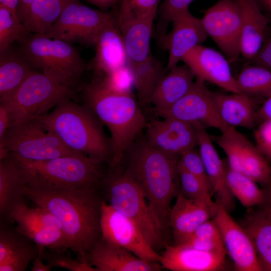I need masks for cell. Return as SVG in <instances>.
Wrapping results in <instances>:
<instances>
[{"instance_id":"6da1fadb","label":"cell","mask_w":271,"mask_h":271,"mask_svg":"<svg viewBox=\"0 0 271 271\" xmlns=\"http://www.w3.org/2000/svg\"><path fill=\"white\" fill-rule=\"evenodd\" d=\"M99 185L72 190H42L25 185V198L48 210L60 222L70 249L80 260L101 236L100 221L104 199Z\"/></svg>"},{"instance_id":"7a4b0ae2","label":"cell","mask_w":271,"mask_h":271,"mask_svg":"<svg viewBox=\"0 0 271 271\" xmlns=\"http://www.w3.org/2000/svg\"><path fill=\"white\" fill-rule=\"evenodd\" d=\"M125 172L143 191L153 214L164 231L169 228L171 202L180 192V155L167 153L145 140L132 144Z\"/></svg>"},{"instance_id":"3957f363","label":"cell","mask_w":271,"mask_h":271,"mask_svg":"<svg viewBox=\"0 0 271 271\" xmlns=\"http://www.w3.org/2000/svg\"><path fill=\"white\" fill-rule=\"evenodd\" d=\"M84 104L109 129L111 138L110 168L118 167L147 121L132 93H119L107 87L96 76L81 85Z\"/></svg>"},{"instance_id":"277c9868","label":"cell","mask_w":271,"mask_h":271,"mask_svg":"<svg viewBox=\"0 0 271 271\" xmlns=\"http://www.w3.org/2000/svg\"><path fill=\"white\" fill-rule=\"evenodd\" d=\"M36 119L69 148L99 164L107 162L110 165V140L104 133L102 123L84 104L66 99L52 111Z\"/></svg>"},{"instance_id":"5b68a950","label":"cell","mask_w":271,"mask_h":271,"mask_svg":"<svg viewBox=\"0 0 271 271\" xmlns=\"http://www.w3.org/2000/svg\"><path fill=\"white\" fill-rule=\"evenodd\" d=\"M15 158L21 165L26 185L39 190H72L97 186L105 175L100 169V164L85 155L38 162Z\"/></svg>"},{"instance_id":"8992f818","label":"cell","mask_w":271,"mask_h":271,"mask_svg":"<svg viewBox=\"0 0 271 271\" xmlns=\"http://www.w3.org/2000/svg\"><path fill=\"white\" fill-rule=\"evenodd\" d=\"M19 49L36 70L67 86L79 89L86 69L72 44L44 34H30L18 41Z\"/></svg>"},{"instance_id":"52a82bcc","label":"cell","mask_w":271,"mask_h":271,"mask_svg":"<svg viewBox=\"0 0 271 271\" xmlns=\"http://www.w3.org/2000/svg\"><path fill=\"white\" fill-rule=\"evenodd\" d=\"M104 200L134 222L155 250L164 246L163 229L158 224L140 187L125 171L110 168L100 181Z\"/></svg>"},{"instance_id":"ba28073f","label":"cell","mask_w":271,"mask_h":271,"mask_svg":"<svg viewBox=\"0 0 271 271\" xmlns=\"http://www.w3.org/2000/svg\"><path fill=\"white\" fill-rule=\"evenodd\" d=\"M78 90L35 70L10 97L0 103L7 106L13 124L47 113L62 101L73 98Z\"/></svg>"},{"instance_id":"9c48e42d","label":"cell","mask_w":271,"mask_h":271,"mask_svg":"<svg viewBox=\"0 0 271 271\" xmlns=\"http://www.w3.org/2000/svg\"><path fill=\"white\" fill-rule=\"evenodd\" d=\"M9 153L21 160L32 162L85 155L66 146L36 118L11 125L5 137L3 148L0 150V160Z\"/></svg>"},{"instance_id":"30bf717a","label":"cell","mask_w":271,"mask_h":271,"mask_svg":"<svg viewBox=\"0 0 271 271\" xmlns=\"http://www.w3.org/2000/svg\"><path fill=\"white\" fill-rule=\"evenodd\" d=\"M116 14V10L106 12L90 8L79 0H71L45 34L69 43L94 45L103 27Z\"/></svg>"},{"instance_id":"8fae6325","label":"cell","mask_w":271,"mask_h":271,"mask_svg":"<svg viewBox=\"0 0 271 271\" xmlns=\"http://www.w3.org/2000/svg\"><path fill=\"white\" fill-rule=\"evenodd\" d=\"M8 222L15 223L17 228L38 246L40 255L44 248L64 252L70 249L60 222L41 206L30 207L26 200L21 201L12 209Z\"/></svg>"},{"instance_id":"7c38bea8","label":"cell","mask_w":271,"mask_h":271,"mask_svg":"<svg viewBox=\"0 0 271 271\" xmlns=\"http://www.w3.org/2000/svg\"><path fill=\"white\" fill-rule=\"evenodd\" d=\"M210 137L226 154L229 169L262 185L269 183L271 167L268 160L236 127L228 126L220 134Z\"/></svg>"},{"instance_id":"4fadbf2b","label":"cell","mask_w":271,"mask_h":271,"mask_svg":"<svg viewBox=\"0 0 271 271\" xmlns=\"http://www.w3.org/2000/svg\"><path fill=\"white\" fill-rule=\"evenodd\" d=\"M208 36L224 54L229 63L241 56V14L235 0H219L200 19Z\"/></svg>"},{"instance_id":"5bb4252c","label":"cell","mask_w":271,"mask_h":271,"mask_svg":"<svg viewBox=\"0 0 271 271\" xmlns=\"http://www.w3.org/2000/svg\"><path fill=\"white\" fill-rule=\"evenodd\" d=\"M100 227L101 236L107 241L129 250L144 260L159 262L161 255L148 242L137 225L104 200Z\"/></svg>"},{"instance_id":"9a60e30c","label":"cell","mask_w":271,"mask_h":271,"mask_svg":"<svg viewBox=\"0 0 271 271\" xmlns=\"http://www.w3.org/2000/svg\"><path fill=\"white\" fill-rule=\"evenodd\" d=\"M162 118L171 117L199 124L207 129L214 128L221 131L228 126L218 116L211 96V91L205 81L196 78L189 92L168 109L156 114Z\"/></svg>"},{"instance_id":"2e32d148","label":"cell","mask_w":271,"mask_h":271,"mask_svg":"<svg viewBox=\"0 0 271 271\" xmlns=\"http://www.w3.org/2000/svg\"><path fill=\"white\" fill-rule=\"evenodd\" d=\"M218 204L208 193L195 198H188L180 193L169 215V227L173 244L185 242L203 222L213 218Z\"/></svg>"},{"instance_id":"e0dca14e","label":"cell","mask_w":271,"mask_h":271,"mask_svg":"<svg viewBox=\"0 0 271 271\" xmlns=\"http://www.w3.org/2000/svg\"><path fill=\"white\" fill-rule=\"evenodd\" d=\"M170 32L159 36L163 48L169 52L168 70L178 65L190 50L201 45L207 38L201 20L194 17L189 9L183 10L172 18Z\"/></svg>"},{"instance_id":"ac0fdd59","label":"cell","mask_w":271,"mask_h":271,"mask_svg":"<svg viewBox=\"0 0 271 271\" xmlns=\"http://www.w3.org/2000/svg\"><path fill=\"white\" fill-rule=\"evenodd\" d=\"M146 131L145 140L167 153L180 156L198 145L195 126L177 118L152 119L147 123Z\"/></svg>"},{"instance_id":"d6986e66","label":"cell","mask_w":271,"mask_h":271,"mask_svg":"<svg viewBox=\"0 0 271 271\" xmlns=\"http://www.w3.org/2000/svg\"><path fill=\"white\" fill-rule=\"evenodd\" d=\"M213 219L223 242L226 254L239 271H262L251 240L244 228L218 204Z\"/></svg>"},{"instance_id":"ffe728a7","label":"cell","mask_w":271,"mask_h":271,"mask_svg":"<svg viewBox=\"0 0 271 271\" xmlns=\"http://www.w3.org/2000/svg\"><path fill=\"white\" fill-rule=\"evenodd\" d=\"M182 61L196 78L209 82L231 93H241L229 62L217 51L200 45L188 52Z\"/></svg>"},{"instance_id":"44dd1931","label":"cell","mask_w":271,"mask_h":271,"mask_svg":"<svg viewBox=\"0 0 271 271\" xmlns=\"http://www.w3.org/2000/svg\"><path fill=\"white\" fill-rule=\"evenodd\" d=\"M86 261L96 271H156L162 267L159 262L144 260L102 236L87 252Z\"/></svg>"},{"instance_id":"7402d4cb","label":"cell","mask_w":271,"mask_h":271,"mask_svg":"<svg viewBox=\"0 0 271 271\" xmlns=\"http://www.w3.org/2000/svg\"><path fill=\"white\" fill-rule=\"evenodd\" d=\"M12 223L1 221L0 271H25L40 250Z\"/></svg>"},{"instance_id":"603a6c76","label":"cell","mask_w":271,"mask_h":271,"mask_svg":"<svg viewBox=\"0 0 271 271\" xmlns=\"http://www.w3.org/2000/svg\"><path fill=\"white\" fill-rule=\"evenodd\" d=\"M96 53L89 63L95 75L110 73L127 63L121 33L116 16L107 22L98 33L94 42Z\"/></svg>"},{"instance_id":"cb8c5ba5","label":"cell","mask_w":271,"mask_h":271,"mask_svg":"<svg viewBox=\"0 0 271 271\" xmlns=\"http://www.w3.org/2000/svg\"><path fill=\"white\" fill-rule=\"evenodd\" d=\"M226 253L207 252L183 244L165 243L159 263L173 271H214L223 265Z\"/></svg>"},{"instance_id":"d4e9b609","label":"cell","mask_w":271,"mask_h":271,"mask_svg":"<svg viewBox=\"0 0 271 271\" xmlns=\"http://www.w3.org/2000/svg\"><path fill=\"white\" fill-rule=\"evenodd\" d=\"M197 131L198 146L201 155L212 192L217 203L228 212L234 209V196L227 183L226 168L221 160L206 129L199 124H194Z\"/></svg>"},{"instance_id":"484cf974","label":"cell","mask_w":271,"mask_h":271,"mask_svg":"<svg viewBox=\"0 0 271 271\" xmlns=\"http://www.w3.org/2000/svg\"><path fill=\"white\" fill-rule=\"evenodd\" d=\"M211 96L218 116L227 126L252 129L258 124L259 99L237 93L226 94L211 91Z\"/></svg>"},{"instance_id":"4316f807","label":"cell","mask_w":271,"mask_h":271,"mask_svg":"<svg viewBox=\"0 0 271 271\" xmlns=\"http://www.w3.org/2000/svg\"><path fill=\"white\" fill-rule=\"evenodd\" d=\"M235 1L241 14V56L248 62L259 52L270 21L254 0Z\"/></svg>"},{"instance_id":"83f0119b","label":"cell","mask_w":271,"mask_h":271,"mask_svg":"<svg viewBox=\"0 0 271 271\" xmlns=\"http://www.w3.org/2000/svg\"><path fill=\"white\" fill-rule=\"evenodd\" d=\"M195 76L186 65H177L168 70L153 92L149 103L154 106L156 113L173 106L192 87Z\"/></svg>"},{"instance_id":"f1b7e54d","label":"cell","mask_w":271,"mask_h":271,"mask_svg":"<svg viewBox=\"0 0 271 271\" xmlns=\"http://www.w3.org/2000/svg\"><path fill=\"white\" fill-rule=\"evenodd\" d=\"M26 185L22 168L11 153L0 160L1 221L8 222L13 207L26 200L23 188Z\"/></svg>"},{"instance_id":"f546056e","label":"cell","mask_w":271,"mask_h":271,"mask_svg":"<svg viewBox=\"0 0 271 271\" xmlns=\"http://www.w3.org/2000/svg\"><path fill=\"white\" fill-rule=\"evenodd\" d=\"M155 16L117 22L125 48L127 63H139L151 54L150 41Z\"/></svg>"},{"instance_id":"4dcf8cb0","label":"cell","mask_w":271,"mask_h":271,"mask_svg":"<svg viewBox=\"0 0 271 271\" xmlns=\"http://www.w3.org/2000/svg\"><path fill=\"white\" fill-rule=\"evenodd\" d=\"M35 69L20 50L0 52V101L10 97Z\"/></svg>"},{"instance_id":"1f68e13d","label":"cell","mask_w":271,"mask_h":271,"mask_svg":"<svg viewBox=\"0 0 271 271\" xmlns=\"http://www.w3.org/2000/svg\"><path fill=\"white\" fill-rule=\"evenodd\" d=\"M242 227L250 237L262 271H271V210L261 206Z\"/></svg>"},{"instance_id":"d6a6232c","label":"cell","mask_w":271,"mask_h":271,"mask_svg":"<svg viewBox=\"0 0 271 271\" xmlns=\"http://www.w3.org/2000/svg\"><path fill=\"white\" fill-rule=\"evenodd\" d=\"M71 1L34 0L23 21L27 35L45 34Z\"/></svg>"},{"instance_id":"836d02e7","label":"cell","mask_w":271,"mask_h":271,"mask_svg":"<svg viewBox=\"0 0 271 271\" xmlns=\"http://www.w3.org/2000/svg\"><path fill=\"white\" fill-rule=\"evenodd\" d=\"M128 65L132 73L134 87L140 102L149 103L155 89L168 70L151 54L144 61Z\"/></svg>"},{"instance_id":"e575fe53","label":"cell","mask_w":271,"mask_h":271,"mask_svg":"<svg viewBox=\"0 0 271 271\" xmlns=\"http://www.w3.org/2000/svg\"><path fill=\"white\" fill-rule=\"evenodd\" d=\"M236 81L240 93L249 97L264 100L271 95V70L263 67L246 63Z\"/></svg>"},{"instance_id":"d590c367","label":"cell","mask_w":271,"mask_h":271,"mask_svg":"<svg viewBox=\"0 0 271 271\" xmlns=\"http://www.w3.org/2000/svg\"><path fill=\"white\" fill-rule=\"evenodd\" d=\"M228 187L234 197L247 207L262 206L264 201L263 189H260L256 182L247 176L226 168Z\"/></svg>"},{"instance_id":"8d00e7d4","label":"cell","mask_w":271,"mask_h":271,"mask_svg":"<svg viewBox=\"0 0 271 271\" xmlns=\"http://www.w3.org/2000/svg\"><path fill=\"white\" fill-rule=\"evenodd\" d=\"M26 35L24 24L17 13L0 4V52L9 49L14 41H19Z\"/></svg>"},{"instance_id":"74e56055","label":"cell","mask_w":271,"mask_h":271,"mask_svg":"<svg viewBox=\"0 0 271 271\" xmlns=\"http://www.w3.org/2000/svg\"><path fill=\"white\" fill-rule=\"evenodd\" d=\"M160 0H120L116 10V20L156 16Z\"/></svg>"},{"instance_id":"f35d334b","label":"cell","mask_w":271,"mask_h":271,"mask_svg":"<svg viewBox=\"0 0 271 271\" xmlns=\"http://www.w3.org/2000/svg\"><path fill=\"white\" fill-rule=\"evenodd\" d=\"M40 256L52 267H60L70 271H96L87 261L76 260L64 252L44 248Z\"/></svg>"},{"instance_id":"ab89813d","label":"cell","mask_w":271,"mask_h":271,"mask_svg":"<svg viewBox=\"0 0 271 271\" xmlns=\"http://www.w3.org/2000/svg\"><path fill=\"white\" fill-rule=\"evenodd\" d=\"M98 77L108 88L119 93H132L134 87L133 78L131 70L126 65L110 72Z\"/></svg>"},{"instance_id":"60d3db41","label":"cell","mask_w":271,"mask_h":271,"mask_svg":"<svg viewBox=\"0 0 271 271\" xmlns=\"http://www.w3.org/2000/svg\"><path fill=\"white\" fill-rule=\"evenodd\" d=\"M178 170L181 188L179 193L184 196L195 198L212 192L209 184L186 170L179 163Z\"/></svg>"},{"instance_id":"b9f144b4","label":"cell","mask_w":271,"mask_h":271,"mask_svg":"<svg viewBox=\"0 0 271 271\" xmlns=\"http://www.w3.org/2000/svg\"><path fill=\"white\" fill-rule=\"evenodd\" d=\"M194 0H164L158 11L159 21L158 28L159 37L166 33V29L173 17L179 12L188 9Z\"/></svg>"},{"instance_id":"7bdbcfd3","label":"cell","mask_w":271,"mask_h":271,"mask_svg":"<svg viewBox=\"0 0 271 271\" xmlns=\"http://www.w3.org/2000/svg\"><path fill=\"white\" fill-rule=\"evenodd\" d=\"M179 164L186 170L210 185L199 149L195 148L181 154Z\"/></svg>"},{"instance_id":"ee69618b","label":"cell","mask_w":271,"mask_h":271,"mask_svg":"<svg viewBox=\"0 0 271 271\" xmlns=\"http://www.w3.org/2000/svg\"><path fill=\"white\" fill-rule=\"evenodd\" d=\"M254 137L257 147L271 161V120L259 123L254 130Z\"/></svg>"},{"instance_id":"f6af8a7d","label":"cell","mask_w":271,"mask_h":271,"mask_svg":"<svg viewBox=\"0 0 271 271\" xmlns=\"http://www.w3.org/2000/svg\"><path fill=\"white\" fill-rule=\"evenodd\" d=\"M181 244L204 251L226 253L222 239H205L190 236Z\"/></svg>"},{"instance_id":"bcb514c9","label":"cell","mask_w":271,"mask_h":271,"mask_svg":"<svg viewBox=\"0 0 271 271\" xmlns=\"http://www.w3.org/2000/svg\"><path fill=\"white\" fill-rule=\"evenodd\" d=\"M246 63L260 66L271 70V23L266 29L259 52L252 59Z\"/></svg>"},{"instance_id":"7dc6e473","label":"cell","mask_w":271,"mask_h":271,"mask_svg":"<svg viewBox=\"0 0 271 271\" xmlns=\"http://www.w3.org/2000/svg\"><path fill=\"white\" fill-rule=\"evenodd\" d=\"M190 236L205 239H222L219 228L213 218L201 224Z\"/></svg>"},{"instance_id":"c3c4849f","label":"cell","mask_w":271,"mask_h":271,"mask_svg":"<svg viewBox=\"0 0 271 271\" xmlns=\"http://www.w3.org/2000/svg\"><path fill=\"white\" fill-rule=\"evenodd\" d=\"M12 124V119L7 106L0 103V150L3 149L6 132Z\"/></svg>"},{"instance_id":"681fc988","label":"cell","mask_w":271,"mask_h":271,"mask_svg":"<svg viewBox=\"0 0 271 271\" xmlns=\"http://www.w3.org/2000/svg\"><path fill=\"white\" fill-rule=\"evenodd\" d=\"M257 123L271 120V95L264 99L259 106L257 113Z\"/></svg>"},{"instance_id":"f907efd6","label":"cell","mask_w":271,"mask_h":271,"mask_svg":"<svg viewBox=\"0 0 271 271\" xmlns=\"http://www.w3.org/2000/svg\"><path fill=\"white\" fill-rule=\"evenodd\" d=\"M88 3L95 5L102 10H105L116 7L120 0H86Z\"/></svg>"},{"instance_id":"816d5d0a","label":"cell","mask_w":271,"mask_h":271,"mask_svg":"<svg viewBox=\"0 0 271 271\" xmlns=\"http://www.w3.org/2000/svg\"><path fill=\"white\" fill-rule=\"evenodd\" d=\"M43 259L40 256L36 257L32 261L31 271H50L52 267L43 262Z\"/></svg>"},{"instance_id":"f5cc1de1","label":"cell","mask_w":271,"mask_h":271,"mask_svg":"<svg viewBox=\"0 0 271 271\" xmlns=\"http://www.w3.org/2000/svg\"><path fill=\"white\" fill-rule=\"evenodd\" d=\"M34 1L20 0L17 11V14L18 18L22 23L27 9Z\"/></svg>"},{"instance_id":"db71d44e","label":"cell","mask_w":271,"mask_h":271,"mask_svg":"<svg viewBox=\"0 0 271 271\" xmlns=\"http://www.w3.org/2000/svg\"><path fill=\"white\" fill-rule=\"evenodd\" d=\"M254 1L271 23V0H254Z\"/></svg>"},{"instance_id":"11a10c76","label":"cell","mask_w":271,"mask_h":271,"mask_svg":"<svg viewBox=\"0 0 271 271\" xmlns=\"http://www.w3.org/2000/svg\"><path fill=\"white\" fill-rule=\"evenodd\" d=\"M265 186L266 187L265 188L263 189L265 198L264 203L262 206L271 210V180L269 183Z\"/></svg>"},{"instance_id":"9f6ffc18","label":"cell","mask_w":271,"mask_h":271,"mask_svg":"<svg viewBox=\"0 0 271 271\" xmlns=\"http://www.w3.org/2000/svg\"><path fill=\"white\" fill-rule=\"evenodd\" d=\"M19 2L20 0H0V4L4 5L17 13Z\"/></svg>"}]
</instances>
